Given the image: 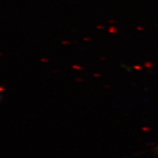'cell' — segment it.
Here are the masks:
<instances>
[{"label": "cell", "instance_id": "obj_1", "mask_svg": "<svg viewBox=\"0 0 158 158\" xmlns=\"http://www.w3.org/2000/svg\"><path fill=\"white\" fill-rule=\"evenodd\" d=\"M108 31L111 34H116V33L118 32V29L115 27H109V29H108Z\"/></svg>", "mask_w": 158, "mask_h": 158}, {"label": "cell", "instance_id": "obj_3", "mask_svg": "<svg viewBox=\"0 0 158 158\" xmlns=\"http://www.w3.org/2000/svg\"><path fill=\"white\" fill-rule=\"evenodd\" d=\"M97 28L100 29H104L105 27H104V26H102V25H98Z\"/></svg>", "mask_w": 158, "mask_h": 158}, {"label": "cell", "instance_id": "obj_2", "mask_svg": "<svg viewBox=\"0 0 158 158\" xmlns=\"http://www.w3.org/2000/svg\"><path fill=\"white\" fill-rule=\"evenodd\" d=\"M84 41H91L92 40V38H90L89 37H84Z\"/></svg>", "mask_w": 158, "mask_h": 158}, {"label": "cell", "instance_id": "obj_4", "mask_svg": "<svg viewBox=\"0 0 158 158\" xmlns=\"http://www.w3.org/2000/svg\"><path fill=\"white\" fill-rule=\"evenodd\" d=\"M62 44L68 45V44H70V42H67V41H62Z\"/></svg>", "mask_w": 158, "mask_h": 158}]
</instances>
